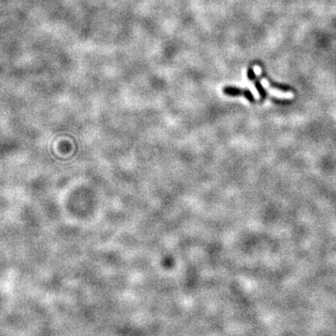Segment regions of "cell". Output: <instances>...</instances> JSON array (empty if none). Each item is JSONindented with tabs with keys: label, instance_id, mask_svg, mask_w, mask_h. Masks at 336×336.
Wrapping results in <instances>:
<instances>
[{
	"label": "cell",
	"instance_id": "cell-1",
	"mask_svg": "<svg viewBox=\"0 0 336 336\" xmlns=\"http://www.w3.org/2000/svg\"><path fill=\"white\" fill-rule=\"evenodd\" d=\"M222 92L224 94L229 95V96H239V95H244L245 98H246L250 103H255L256 99L253 96L252 92L248 89H240L237 87H232V86H228V87H224L222 89Z\"/></svg>",
	"mask_w": 336,
	"mask_h": 336
},
{
	"label": "cell",
	"instance_id": "cell-2",
	"mask_svg": "<svg viewBox=\"0 0 336 336\" xmlns=\"http://www.w3.org/2000/svg\"><path fill=\"white\" fill-rule=\"evenodd\" d=\"M262 77L264 78L267 79L268 83H270L272 87L275 88V89H279V90L283 91V92H292V88H290V86L288 85H284V84H277V83H275L274 81H272L270 78H268V76L266 75V73L264 71H262Z\"/></svg>",
	"mask_w": 336,
	"mask_h": 336
},
{
	"label": "cell",
	"instance_id": "cell-3",
	"mask_svg": "<svg viewBox=\"0 0 336 336\" xmlns=\"http://www.w3.org/2000/svg\"><path fill=\"white\" fill-rule=\"evenodd\" d=\"M253 83H254L256 89L258 91L260 97V102H263L266 99V97H267L266 91L263 88V86L261 85V82L260 81V79L258 78H256L253 80Z\"/></svg>",
	"mask_w": 336,
	"mask_h": 336
},
{
	"label": "cell",
	"instance_id": "cell-4",
	"mask_svg": "<svg viewBox=\"0 0 336 336\" xmlns=\"http://www.w3.org/2000/svg\"><path fill=\"white\" fill-rule=\"evenodd\" d=\"M247 78L248 79H250L251 81H253L255 78H257L256 74H255V71L252 67H248L247 69Z\"/></svg>",
	"mask_w": 336,
	"mask_h": 336
}]
</instances>
